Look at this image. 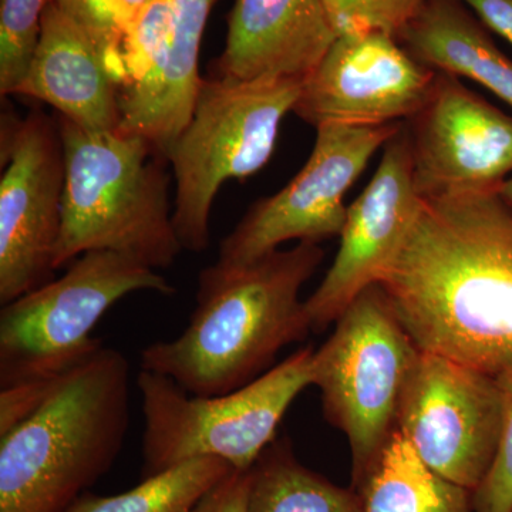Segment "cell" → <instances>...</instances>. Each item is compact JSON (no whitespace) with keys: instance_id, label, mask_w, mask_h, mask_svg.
<instances>
[{"instance_id":"cell-1","label":"cell","mask_w":512,"mask_h":512,"mask_svg":"<svg viewBox=\"0 0 512 512\" xmlns=\"http://www.w3.org/2000/svg\"><path fill=\"white\" fill-rule=\"evenodd\" d=\"M379 285L421 352L512 370V208L498 191L421 200Z\"/></svg>"},{"instance_id":"cell-2","label":"cell","mask_w":512,"mask_h":512,"mask_svg":"<svg viewBox=\"0 0 512 512\" xmlns=\"http://www.w3.org/2000/svg\"><path fill=\"white\" fill-rule=\"evenodd\" d=\"M323 258L318 242L302 241L254 264L202 269L187 328L141 350V370L171 377L195 396H221L254 382L282 349L311 332L301 291Z\"/></svg>"},{"instance_id":"cell-3","label":"cell","mask_w":512,"mask_h":512,"mask_svg":"<svg viewBox=\"0 0 512 512\" xmlns=\"http://www.w3.org/2000/svg\"><path fill=\"white\" fill-rule=\"evenodd\" d=\"M130 410V365L103 346L0 437V512L72 507L119 458Z\"/></svg>"},{"instance_id":"cell-4","label":"cell","mask_w":512,"mask_h":512,"mask_svg":"<svg viewBox=\"0 0 512 512\" xmlns=\"http://www.w3.org/2000/svg\"><path fill=\"white\" fill-rule=\"evenodd\" d=\"M57 124L66 181L56 271L90 251L170 268L184 249L174 227L168 161L134 134L84 130L60 116Z\"/></svg>"},{"instance_id":"cell-5","label":"cell","mask_w":512,"mask_h":512,"mask_svg":"<svg viewBox=\"0 0 512 512\" xmlns=\"http://www.w3.org/2000/svg\"><path fill=\"white\" fill-rule=\"evenodd\" d=\"M303 79H202L187 127L167 154L175 181L174 227L184 251L210 245L212 205L222 185L258 173L271 160L282 121Z\"/></svg>"},{"instance_id":"cell-6","label":"cell","mask_w":512,"mask_h":512,"mask_svg":"<svg viewBox=\"0 0 512 512\" xmlns=\"http://www.w3.org/2000/svg\"><path fill=\"white\" fill-rule=\"evenodd\" d=\"M313 352L312 346L299 349L254 382L221 396H195L171 377L140 370L141 478L201 457L251 470L296 397L312 386Z\"/></svg>"},{"instance_id":"cell-7","label":"cell","mask_w":512,"mask_h":512,"mask_svg":"<svg viewBox=\"0 0 512 512\" xmlns=\"http://www.w3.org/2000/svg\"><path fill=\"white\" fill-rule=\"evenodd\" d=\"M419 353L379 284L350 303L332 335L313 352L312 384L322 394L326 419L348 439L357 493L396 431L400 400Z\"/></svg>"},{"instance_id":"cell-8","label":"cell","mask_w":512,"mask_h":512,"mask_svg":"<svg viewBox=\"0 0 512 512\" xmlns=\"http://www.w3.org/2000/svg\"><path fill=\"white\" fill-rule=\"evenodd\" d=\"M170 296L156 269L111 251H90L66 274L0 311V389L56 383L103 348L92 332L104 313L134 292Z\"/></svg>"},{"instance_id":"cell-9","label":"cell","mask_w":512,"mask_h":512,"mask_svg":"<svg viewBox=\"0 0 512 512\" xmlns=\"http://www.w3.org/2000/svg\"><path fill=\"white\" fill-rule=\"evenodd\" d=\"M403 123L387 126L316 128L311 156L281 191L256 201L222 239L215 264H254L285 242H320L339 237L346 221V192L373 156Z\"/></svg>"},{"instance_id":"cell-10","label":"cell","mask_w":512,"mask_h":512,"mask_svg":"<svg viewBox=\"0 0 512 512\" xmlns=\"http://www.w3.org/2000/svg\"><path fill=\"white\" fill-rule=\"evenodd\" d=\"M503 421L497 377L420 350L396 430L431 470L474 493L493 466Z\"/></svg>"},{"instance_id":"cell-11","label":"cell","mask_w":512,"mask_h":512,"mask_svg":"<svg viewBox=\"0 0 512 512\" xmlns=\"http://www.w3.org/2000/svg\"><path fill=\"white\" fill-rule=\"evenodd\" d=\"M0 305L55 279L66 165L57 120L40 111L2 126Z\"/></svg>"},{"instance_id":"cell-12","label":"cell","mask_w":512,"mask_h":512,"mask_svg":"<svg viewBox=\"0 0 512 512\" xmlns=\"http://www.w3.org/2000/svg\"><path fill=\"white\" fill-rule=\"evenodd\" d=\"M436 74L389 33L338 36L303 79L293 113L315 128L406 123L426 103Z\"/></svg>"},{"instance_id":"cell-13","label":"cell","mask_w":512,"mask_h":512,"mask_svg":"<svg viewBox=\"0 0 512 512\" xmlns=\"http://www.w3.org/2000/svg\"><path fill=\"white\" fill-rule=\"evenodd\" d=\"M406 124L421 200L498 191L512 173V116L453 74L437 72Z\"/></svg>"},{"instance_id":"cell-14","label":"cell","mask_w":512,"mask_h":512,"mask_svg":"<svg viewBox=\"0 0 512 512\" xmlns=\"http://www.w3.org/2000/svg\"><path fill=\"white\" fill-rule=\"evenodd\" d=\"M420 204L414 187L409 128L403 123L383 147L372 180L349 205L338 254L305 301L312 330L322 332L336 323L360 293L382 281Z\"/></svg>"},{"instance_id":"cell-15","label":"cell","mask_w":512,"mask_h":512,"mask_svg":"<svg viewBox=\"0 0 512 512\" xmlns=\"http://www.w3.org/2000/svg\"><path fill=\"white\" fill-rule=\"evenodd\" d=\"M217 0H165V37L156 62L119 90L121 133L147 140L167 160L194 111L202 37Z\"/></svg>"},{"instance_id":"cell-16","label":"cell","mask_w":512,"mask_h":512,"mask_svg":"<svg viewBox=\"0 0 512 512\" xmlns=\"http://www.w3.org/2000/svg\"><path fill=\"white\" fill-rule=\"evenodd\" d=\"M336 37L325 0H235L218 76L305 79Z\"/></svg>"},{"instance_id":"cell-17","label":"cell","mask_w":512,"mask_h":512,"mask_svg":"<svg viewBox=\"0 0 512 512\" xmlns=\"http://www.w3.org/2000/svg\"><path fill=\"white\" fill-rule=\"evenodd\" d=\"M15 94L50 104L84 130L120 126L119 86L93 40L53 0L43 13L35 53Z\"/></svg>"},{"instance_id":"cell-18","label":"cell","mask_w":512,"mask_h":512,"mask_svg":"<svg viewBox=\"0 0 512 512\" xmlns=\"http://www.w3.org/2000/svg\"><path fill=\"white\" fill-rule=\"evenodd\" d=\"M397 40L424 66L476 82L512 110V60L460 0H426Z\"/></svg>"},{"instance_id":"cell-19","label":"cell","mask_w":512,"mask_h":512,"mask_svg":"<svg viewBox=\"0 0 512 512\" xmlns=\"http://www.w3.org/2000/svg\"><path fill=\"white\" fill-rule=\"evenodd\" d=\"M359 494L363 512H473V493L431 470L397 430Z\"/></svg>"},{"instance_id":"cell-20","label":"cell","mask_w":512,"mask_h":512,"mask_svg":"<svg viewBox=\"0 0 512 512\" xmlns=\"http://www.w3.org/2000/svg\"><path fill=\"white\" fill-rule=\"evenodd\" d=\"M249 512H363L355 488H343L299 463L289 440H274L251 470Z\"/></svg>"},{"instance_id":"cell-21","label":"cell","mask_w":512,"mask_h":512,"mask_svg":"<svg viewBox=\"0 0 512 512\" xmlns=\"http://www.w3.org/2000/svg\"><path fill=\"white\" fill-rule=\"evenodd\" d=\"M232 470L222 458H194L144 478L126 493L110 497L83 494L64 512H192Z\"/></svg>"},{"instance_id":"cell-22","label":"cell","mask_w":512,"mask_h":512,"mask_svg":"<svg viewBox=\"0 0 512 512\" xmlns=\"http://www.w3.org/2000/svg\"><path fill=\"white\" fill-rule=\"evenodd\" d=\"M99 49L117 86L123 83V47L148 0H53Z\"/></svg>"},{"instance_id":"cell-23","label":"cell","mask_w":512,"mask_h":512,"mask_svg":"<svg viewBox=\"0 0 512 512\" xmlns=\"http://www.w3.org/2000/svg\"><path fill=\"white\" fill-rule=\"evenodd\" d=\"M50 0H2L0 6V93L15 94L25 79Z\"/></svg>"},{"instance_id":"cell-24","label":"cell","mask_w":512,"mask_h":512,"mask_svg":"<svg viewBox=\"0 0 512 512\" xmlns=\"http://www.w3.org/2000/svg\"><path fill=\"white\" fill-rule=\"evenodd\" d=\"M426 0H325L336 35L384 32L399 36Z\"/></svg>"},{"instance_id":"cell-25","label":"cell","mask_w":512,"mask_h":512,"mask_svg":"<svg viewBox=\"0 0 512 512\" xmlns=\"http://www.w3.org/2000/svg\"><path fill=\"white\" fill-rule=\"evenodd\" d=\"M504 394V421L493 466L473 493V512H512V370L497 377Z\"/></svg>"},{"instance_id":"cell-26","label":"cell","mask_w":512,"mask_h":512,"mask_svg":"<svg viewBox=\"0 0 512 512\" xmlns=\"http://www.w3.org/2000/svg\"><path fill=\"white\" fill-rule=\"evenodd\" d=\"M56 383H26L0 389V437L6 436L32 416Z\"/></svg>"},{"instance_id":"cell-27","label":"cell","mask_w":512,"mask_h":512,"mask_svg":"<svg viewBox=\"0 0 512 512\" xmlns=\"http://www.w3.org/2000/svg\"><path fill=\"white\" fill-rule=\"evenodd\" d=\"M249 490V470H232L204 495L192 512H249Z\"/></svg>"},{"instance_id":"cell-28","label":"cell","mask_w":512,"mask_h":512,"mask_svg":"<svg viewBox=\"0 0 512 512\" xmlns=\"http://www.w3.org/2000/svg\"><path fill=\"white\" fill-rule=\"evenodd\" d=\"M490 32L497 33L512 46V0H460Z\"/></svg>"},{"instance_id":"cell-29","label":"cell","mask_w":512,"mask_h":512,"mask_svg":"<svg viewBox=\"0 0 512 512\" xmlns=\"http://www.w3.org/2000/svg\"><path fill=\"white\" fill-rule=\"evenodd\" d=\"M498 194L503 198L505 204L512 208V178H508L507 181H504V184L501 185L500 190H498Z\"/></svg>"}]
</instances>
